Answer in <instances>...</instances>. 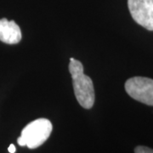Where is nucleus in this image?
<instances>
[{
    "mask_svg": "<svg viewBox=\"0 0 153 153\" xmlns=\"http://www.w3.org/2000/svg\"><path fill=\"white\" fill-rule=\"evenodd\" d=\"M69 71L71 75L73 89L78 103L85 109L92 108L95 98L92 79L84 74L82 64L74 58L70 59Z\"/></svg>",
    "mask_w": 153,
    "mask_h": 153,
    "instance_id": "obj_1",
    "label": "nucleus"
},
{
    "mask_svg": "<svg viewBox=\"0 0 153 153\" xmlns=\"http://www.w3.org/2000/svg\"><path fill=\"white\" fill-rule=\"evenodd\" d=\"M52 129L53 126L50 121L46 118H38L28 123L22 129L17 142L21 146L36 149L49 139Z\"/></svg>",
    "mask_w": 153,
    "mask_h": 153,
    "instance_id": "obj_2",
    "label": "nucleus"
},
{
    "mask_svg": "<svg viewBox=\"0 0 153 153\" xmlns=\"http://www.w3.org/2000/svg\"><path fill=\"white\" fill-rule=\"evenodd\" d=\"M127 94L143 104L153 105V79L144 76H134L125 82Z\"/></svg>",
    "mask_w": 153,
    "mask_h": 153,
    "instance_id": "obj_3",
    "label": "nucleus"
},
{
    "mask_svg": "<svg viewBox=\"0 0 153 153\" xmlns=\"http://www.w3.org/2000/svg\"><path fill=\"white\" fill-rule=\"evenodd\" d=\"M134 21L149 31H153V0H128Z\"/></svg>",
    "mask_w": 153,
    "mask_h": 153,
    "instance_id": "obj_4",
    "label": "nucleus"
},
{
    "mask_svg": "<svg viewBox=\"0 0 153 153\" xmlns=\"http://www.w3.org/2000/svg\"><path fill=\"white\" fill-rule=\"evenodd\" d=\"M22 40L21 28L14 21L0 20V41L8 44H18Z\"/></svg>",
    "mask_w": 153,
    "mask_h": 153,
    "instance_id": "obj_5",
    "label": "nucleus"
},
{
    "mask_svg": "<svg viewBox=\"0 0 153 153\" xmlns=\"http://www.w3.org/2000/svg\"><path fill=\"white\" fill-rule=\"evenodd\" d=\"M134 153H153V149L143 146H139L134 149Z\"/></svg>",
    "mask_w": 153,
    "mask_h": 153,
    "instance_id": "obj_6",
    "label": "nucleus"
},
{
    "mask_svg": "<svg viewBox=\"0 0 153 153\" xmlns=\"http://www.w3.org/2000/svg\"><path fill=\"white\" fill-rule=\"evenodd\" d=\"M16 146L13 145V144H11L10 146H9V148H8V151H9V152H10V153H15L16 152Z\"/></svg>",
    "mask_w": 153,
    "mask_h": 153,
    "instance_id": "obj_7",
    "label": "nucleus"
}]
</instances>
